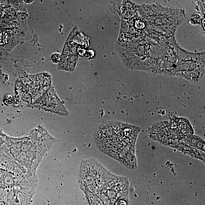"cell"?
Listing matches in <instances>:
<instances>
[{
    "label": "cell",
    "mask_w": 205,
    "mask_h": 205,
    "mask_svg": "<svg viewBox=\"0 0 205 205\" xmlns=\"http://www.w3.org/2000/svg\"><path fill=\"white\" fill-rule=\"evenodd\" d=\"M37 136L32 134L25 138L14 140V148L11 150L14 159L34 173L54 140L47 133L39 137Z\"/></svg>",
    "instance_id": "cell-1"
},
{
    "label": "cell",
    "mask_w": 205,
    "mask_h": 205,
    "mask_svg": "<svg viewBox=\"0 0 205 205\" xmlns=\"http://www.w3.org/2000/svg\"><path fill=\"white\" fill-rule=\"evenodd\" d=\"M51 60L53 63H60L62 60V56L59 53H54L51 55Z\"/></svg>",
    "instance_id": "cell-2"
},
{
    "label": "cell",
    "mask_w": 205,
    "mask_h": 205,
    "mask_svg": "<svg viewBox=\"0 0 205 205\" xmlns=\"http://www.w3.org/2000/svg\"><path fill=\"white\" fill-rule=\"evenodd\" d=\"M8 35L6 33L2 32L0 34V44H3L7 42Z\"/></svg>",
    "instance_id": "cell-3"
},
{
    "label": "cell",
    "mask_w": 205,
    "mask_h": 205,
    "mask_svg": "<svg viewBox=\"0 0 205 205\" xmlns=\"http://www.w3.org/2000/svg\"><path fill=\"white\" fill-rule=\"evenodd\" d=\"M115 205H128L127 202L123 200H119L116 202Z\"/></svg>",
    "instance_id": "cell-4"
},
{
    "label": "cell",
    "mask_w": 205,
    "mask_h": 205,
    "mask_svg": "<svg viewBox=\"0 0 205 205\" xmlns=\"http://www.w3.org/2000/svg\"><path fill=\"white\" fill-rule=\"evenodd\" d=\"M136 26L137 28H142L144 27V24L143 22L138 21H136Z\"/></svg>",
    "instance_id": "cell-5"
},
{
    "label": "cell",
    "mask_w": 205,
    "mask_h": 205,
    "mask_svg": "<svg viewBox=\"0 0 205 205\" xmlns=\"http://www.w3.org/2000/svg\"><path fill=\"white\" fill-rule=\"evenodd\" d=\"M25 3L28 4H30L32 3V2H34L33 1H24Z\"/></svg>",
    "instance_id": "cell-6"
}]
</instances>
